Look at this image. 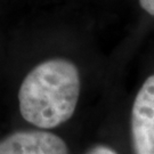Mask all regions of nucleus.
<instances>
[{
    "mask_svg": "<svg viewBox=\"0 0 154 154\" xmlns=\"http://www.w3.org/2000/svg\"><path fill=\"white\" fill-rule=\"evenodd\" d=\"M80 88L74 63L65 58L47 60L29 72L20 87L21 116L40 129L61 126L74 114Z\"/></svg>",
    "mask_w": 154,
    "mask_h": 154,
    "instance_id": "1",
    "label": "nucleus"
},
{
    "mask_svg": "<svg viewBox=\"0 0 154 154\" xmlns=\"http://www.w3.org/2000/svg\"><path fill=\"white\" fill-rule=\"evenodd\" d=\"M134 154H154V74L137 93L131 109Z\"/></svg>",
    "mask_w": 154,
    "mask_h": 154,
    "instance_id": "2",
    "label": "nucleus"
},
{
    "mask_svg": "<svg viewBox=\"0 0 154 154\" xmlns=\"http://www.w3.org/2000/svg\"><path fill=\"white\" fill-rule=\"evenodd\" d=\"M0 154H70L64 139L45 130H22L0 140Z\"/></svg>",
    "mask_w": 154,
    "mask_h": 154,
    "instance_id": "3",
    "label": "nucleus"
},
{
    "mask_svg": "<svg viewBox=\"0 0 154 154\" xmlns=\"http://www.w3.org/2000/svg\"><path fill=\"white\" fill-rule=\"evenodd\" d=\"M86 154H118L114 149L106 145H96L89 149Z\"/></svg>",
    "mask_w": 154,
    "mask_h": 154,
    "instance_id": "4",
    "label": "nucleus"
},
{
    "mask_svg": "<svg viewBox=\"0 0 154 154\" xmlns=\"http://www.w3.org/2000/svg\"><path fill=\"white\" fill-rule=\"evenodd\" d=\"M139 4L146 13L154 16V0H139Z\"/></svg>",
    "mask_w": 154,
    "mask_h": 154,
    "instance_id": "5",
    "label": "nucleus"
}]
</instances>
